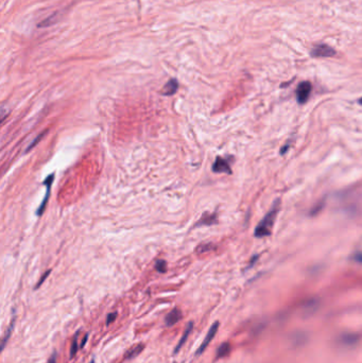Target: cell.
<instances>
[{"label":"cell","instance_id":"obj_1","mask_svg":"<svg viewBox=\"0 0 362 363\" xmlns=\"http://www.w3.org/2000/svg\"><path fill=\"white\" fill-rule=\"evenodd\" d=\"M279 205L280 201L276 200L271 209L269 210V213L263 217V219L258 223V225L256 226L254 232L255 237H257V238H263V237L271 235V229L274 225L276 216H278V213L279 210Z\"/></svg>","mask_w":362,"mask_h":363},{"label":"cell","instance_id":"obj_2","mask_svg":"<svg viewBox=\"0 0 362 363\" xmlns=\"http://www.w3.org/2000/svg\"><path fill=\"white\" fill-rule=\"evenodd\" d=\"M335 55H337V51L329 45L323 43L314 45L310 51L312 57H333Z\"/></svg>","mask_w":362,"mask_h":363},{"label":"cell","instance_id":"obj_3","mask_svg":"<svg viewBox=\"0 0 362 363\" xmlns=\"http://www.w3.org/2000/svg\"><path fill=\"white\" fill-rule=\"evenodd\" d=\"M312 90V85L309 81H304L298 85L295 90V96H296V100L300 104H304L308 101L309 97H310Z\"/></svg>","mask_w":362,"mask_h":363},{"label":"cell","instance_id":"obj_4","mask_svg":"<svg viewBox=\"0 0 362 363\" xmlns=\"http://www.w3.org/2000/svg\"><path fill=\"white\" fill-rule=\"evenodd\" d=\"M54 180H55V174H50L47 179H46L43 184L46 186V195L44 196V200L43 202L41 203V205H39V207L37 208V210L35 212L36 216L41 217L43 215V213L45 212V207H46V204H47L48 200H49V195H50V191H51V186H52V183H54Z\"/></svg>","mask_w":362,"mask_h":363},{"label":"cell","instance_id":"obj_5","mask_svg":"<svg viewBox=\"0 0 362 363\" xmlns=\"http://www.w3.org/2000/svg\"><path fill=\"white\" fill-rule=\"evenodd\" d=\"M218 328H219V322L214 323V324L212 325V327L209 328V331H208V333H207V335H206V336H205V339H204V341L202 342V344L200 345V347L197 348V351H196V353H195V355H196V356L201 355L204 351H205V349H206V347L208 346L209 343L212 342V340L214 339V336L216 335L217 332H218Z\"/></svg>","mask_w":362,"mask_h":363},{"label":"cell","instance_id":"obj_6","mask_svg":"<svg viewBox=\"0 0 362 363\" xmlns=\"http://www.w3.org/2000/svg\"><path fill=\"white\" fill-rule=\"evenodd\" d=\"M212 170L215 173H226V174H232V169H230L229 164L224 158L218 156L216 158V161L213 165Z\"/></svg>","mask_w":362,"mask_h":363},{"label":"cell","instance_id":"obj_7","mask_svg":"<svg viewBox=\"0 0 362 363\" xmlns=\"http://www.w3.org/2000/svg\"><path fill=\"white\" fill-rule=\"evenodd\" d=\"M181 319H182V311L179 308H174L166 315V318H165V323H166L167 326H173Z\"/></svg>","mask_w":362,"mask_h":363},{"label":"cell","instance_id":"obj_8","mask_svg":"<svg viewBox=\"0 0 362 363\" xmlns=\"http://www.w3.org/2000/svg\"><path fill=\"white\" fill-rule=\"evenodd\" d=\"M177 89H179V82L176 81V79H171L164 86L162 94L164 96H172L177 91Z\"/></svg>","mask_w":362,"mask_h":363},{"label":"cell","instance_id":"obj_9","mask_svg":"<svg viewBox=\"0 0 362 363\" xmlns=\"http://www.w3.org/2000/svg\"><path fill=\"white\" fill-rule=\"evenodd\" d=\"M193 328H194V322H193V321H190V322L188 323V325H187L186 329H185V333H184V335H182V338L180 339L179 343H177V345H176V347H175V349H174V354H176L177 352H179L180 349L182 348V346H183L184 344H185V342L187 341L188 336L190 335V334H192V332H193Z\"/></svg>","mask_w":362,"mask_h":363},{"label":"cell","instance_id":"obj_10","mask_svg":"<svg viewBox=\"0 0 362 363\" xmlns=\"http://www.w3.org/2000/svg\"><path fill=\"white\" fill-rule=\"evenodd\" d=\"M218 222V219H217V216L214 214H205L203 215L202 218L200 219V221L196 223L195 226H201V225H213V224H216Z\"/></svg>","mask_w":362,"mask_h":363},{"label":"cell","instance_id":"obj_11","mask_svg":"<svg viewBox=\"0 0 362 363\" xmlns=\"http://www.w3.org/2000/svg\"><path fill=\"white\" fill-rule=\"evenodd\" d=\"M143 348H144V345L143 344L136 345L133 348H131L130 351L127 353V358L128 359H133V358H135L136 356H138V355H139L143 351Z\"/></svg>","mask_w":362,"mask_h":363},{"label":"cell","instance_id":"obj_12","mask_svg":"<svg viewBox=\"0 0 362 363\" xmlns=\"http://www.w3.org/2000/svg\"><path fill=\"white\" fill-rule=\"evenodd\" d=\"M14 325H15V316H14V318L12 319L10 327H9L8 329H6V333H5V335H4V336H3V339H2V342H1V349H3V348L5 347V345H6V343H8L9 338L11 336V334H12L13 328H14Z\"/></svg>","mask_w":362,"mask_h":363},{"label":"cell","instance_id":"obj_13","mask_svg":"<svg viewBox=\"0 0 362 363\" xmlns=\"http://www.w3.org/2000/svg\"><path fill=\"white\" fill-rule=\"evenodd\" d=\"M229 352H230V345L228 344V343H223V344L219 346L218 351H217V357L218 358L225 357V356L228 355Z\"/></svg>","mask_w":362,"mask_h":363},{"label":"cell","instance_id":"obj_14","mask_svg":"<svg viewBox=\"0 0 362 363\" xmlns=\"http://www.w3.org/2000/svg\"><path fill=\"white\" fill-rule=\"evenodd\" d=\"M214 249V246L212 243H204V244H200L199 247L196 248V253H204V252H208V251H212Z\"/></svg>","mask_w":362,"mask_h":363},{"label":"cell","instance_id":"obj_15","mask_svg":"<svg viewBox=\"0 0 362 363\" xmlns=\"http://www.w3.org/2000/svg\"><path fill=\"white\" fill-rule=\"evenodd\" d=\"M78 335H79V333H77V335H75L74 338V341H72V344H71V347H70V358H74L77 352H78Z\"/></svg>","mask_w":362,"mask_h":363},{"label":"cell","instance_id":"obj_16","mask_svg":"<svg viewBox=\"0 0 362 363\" xmlns=\"http://www.w3.org/2000/svg\"><path fill=\"white\" fill-rule=\"evenodd\" d=\"M155 269L157 272L160 273H165L167 270V263L165 260H157L155 263Z\"/></svg>","mask_w":362,"mask_h":363},{"label":"cell","instance_id":"obj_17","mask_svg":"<svg viewBox=\"0 0 362 363\" xmlns=\"http://www.w3.org/2000/svg\"><path fill=\"white\" fill-rule=\"evenodd\" d=\"M116 318H117V312L110 313L107 318V325H110L111 323H113L116 320Z\"/></svg>","mask_w":362,"mask_h":363},{"label":"cell","instance_id":"obj_18","mask_svg":"<svg viewBox=\"0 0 362 363\" xmlns=\"http://www.w3.org/2000/svg\"><path fill=\"white\" fill-rule=\"evenodd\" d=\"M45 134H46V132H45V133H43V134H41V135H39V136H37V137L35 138V140H34V141H33V142H32V143L30 144V146H29V148H28L27 152H28V151H30V150H31V149H32L33 147H34V146H35V144H36V143H37V142H38L39 140H41V138H42V137H44V135H45Z\"/></svg>","mask_w":362,"mask_h":363},{"label":"cell","instance_id":"obj_19","mask_svg":"<svg viewBox=\"0 0 362 363\" xmlns=\"http://www.w3.org/2000/svg\"><path fill=\"white\" fill-rule=\"evenodd\" d=\"M324 206V202H322L321 204H320V205H317V206H314V208H313V210H312V212H311V215H317L319 212H320V210L322 209V207H323Z\"/></svg>","mask_w":362,"mask_h":363},{"label":"cell","instance_id":"obj_20","mask_svg":"<svg viewBox=\"0 0 362 363\" xmlns=\"http://www.w3.org/2000/svg\"><path fill=\"white\" fill-rule=\"evenodd\" d=\"M49 273H50V270H49V271H47V272H46L45 274H44V276H42V279H39V281L37 282V285H36V287H35V289H37L39 286H41L42 285V283L45 281V279H47V276L49 275Z\"/></svg>","mask_w":362,"mask_h":363},{"label":"cell","instance_id":"obj_21","mask_svg":"<svg viewBox=\"0 0 362 363\" xmlns=\"http://www.w3.org/2000/svg\"><path fill=\"white\" fill-rule=\"evenodd\" d=\"M353 258H354V260H356V261L362 263V253H356L354 255Z\"/></svg>","mask_w":362,"mask_h":363},{"label":"cell","instance_id":"obj_22","mask_svg":"<svg viewBox=\"0 0 362 363\" xmlns=\"http://www.w3.org/2000/svg\"><path fill=\"white\" fill-rule=\"evenodd\" d=\"M56 358H57L56 353H54V354H52L51 357H50L48 363H56Z\"/></svg>","mask_w":362,"mask_h":363},{"label":"cell","instance_id":"obj_23","mask_svg":"<svg viewBox=\"0 0 362 363\" xmlns=\"http://www.w3.org/2000/svg\"><path fill=\"white\" fill-rule=\"evenodd\" d=\"M289 147H290V144H286V146H284V147H282L281 148V150H280V154L282 155V154H284V153H286V152L288 151V149H289Z\"/></svg>","mask_w":362,"mask_h":363},{"label":"cell","instance_id":"obj_24","mask_svg":"<svg viewBox=\"0 0 362 363\" xmlns=\"http://www.w3.org/2000/svg\"><path fill=\"white\" fill-rule=\"evenodd\" d=\"M87 338H88V335H85V336H84V338H83V341H82V343H81V345H80V347H81V348H83V347H84V345H85V344H86V342H87Z\"/></svg>","mask_w":362,"mask_h":363},{"label":"cell","instance_id":"obj_25","mask_svg":"<svg viewBox=\"0 0 362 363\" xmlns=\"http://www.w3.org/2000/svg\"><path fill=\"white\" fill-rule=\"evenodd\" d=\"M358 102H359V104H361V105H362V98H361V99H359V101H358Z\"/></svg>","mask_w":362,"mask_h":363},{"label":"cell","instance_id":"obj_26","mask_svg":"<svg viewBox=\"0 0 362 363\" xmlns=\"http://www.w3.org/2000/svg\"><path fill=\"white\" fill-rule=\"evenodd\" d=\"M90 363H94V360H91V362Z\"/></svg>","mask_w":362,"mask_h":363}]
</instances>
